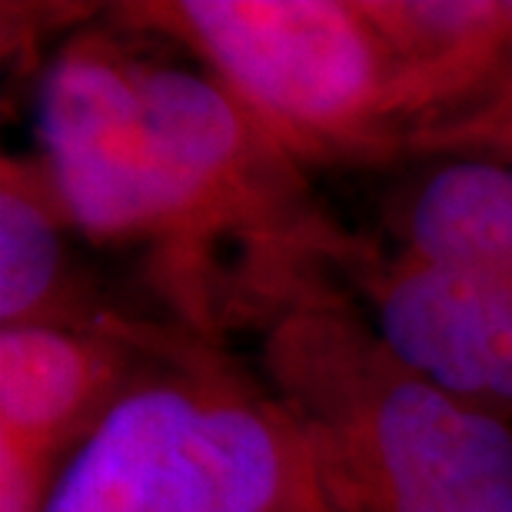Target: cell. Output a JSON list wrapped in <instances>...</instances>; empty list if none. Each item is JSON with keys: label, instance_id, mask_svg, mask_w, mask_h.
Segmentation results:
<instances>
[{"label": "cell", "instance_id": "obj_9", "mask_svg": "<svg viewBox=\"0 0 512 512\" xmlns=\"http://www.w3.org/2000/svg\"><path fill=\"white\" fill-rule=\"evenodd\" d=\"M506 44L486 84L469 100L453 124H446L429 143L423 160L439 157H486L512 160V0H506ZM419 160V163H423Z\"/></svg>", "mask_w": 512, "mask_h": 512}, {"label": "cell", "instance_id": "obj_8", "mask_svg": "<svg viewBox=\"0 0 512 512\" xmlns=\"http://www.w3.org/2000/svg\"><path fill=\"white\" fill-rule=\"evenodd\" d=\"M376 237L419 260L512 280V160L439 157L396 170Z\"/></svg>", "mask_w": 512, "mask_h": 512}, {"label": "cell", "instance_id": "obj_7", "mask_svg": "<svg viewBox=\"0 0 512 512\" xmlns=\"http://www.w3.org/2000/svg\"><path fill=\"white\" fill-rule=\"evenodd\" d=\"M153 320L77 230L47 160L0 153V330H114Z\"/></svg>", "mask_w": 512, "mask_h": 512}, {"label": "cell", "instance_id": "obj_2", "mask_svg": "<svg viewBox=\"0 0 512 512\" xmlns=\"http://www.w3.org/2000/svg\"><path fill=\"white\" fill-rule=\"evenodd\" d=\"M253 363L300 426L330 512H512V419L403 370L350 293L286 313Z\"/></svg>", "mask_w": 512, "mask_h": 512}, {"label": "cell", "instance_id": "obj_1", "mask_svg": "<svg viewBox=\"0 0 512 512\" xmlns=\"http://www.w3.org/2000/svg\"><path fill=\"white\" fill-rule=\"evenodd\" d=\"M30 107L84 240L143 313L203 343L237 350L343 296L376 243L200 60L107 7L50 50Z\"/></svg>", "mask_w": 512, "mask_h": 512}, {"label": "cell", "instance_id": "obj_6", "mask_svg": "<svg viewBox=\"0 0 512 512\" xmlns=\"http://www.w3.org/2000/svg\"><path fill=\"white\" fill-rule=\"evenodd\" d=\"M346 293L403 370L512 419V280L419 260L376 237Z\"/></svg>", "mask_w": 512, "mask_h": 512}, {"label": "cell", "instance_id": "obj_3", "mask_svg": "<svg viewBox=\"0 0 512 512\" xmlns=\"http://www.w3.org/2000/svg\"><path fill=\"white\" fill-rule=\"evenodd\" d=\"M124 24L187 50L306 170L416 160L433 97L380 0H127Z\"/></svg>", "mask_w": 512, "mask_h": 512}, {"label": "cell", "instance_id": "obj_4", "mask_svg": "<svg viewBox=\"0 0 512 512\" xmlns=\"http://www.w3.org/2000/svg\"><path fill=\"white\" fill-rule=\"evenodd\" d=\"M44 512H330L310 446L253 356L160 326Z\"/></svg>", "mask_w": 512, "mask_h": 512}, {"label": "cell", "instance_id": "obj_5", "mask_svg": "<svg viewBox=\"0 0 512 512\" xmlns=\"http://www.w3.org/2000/svg\"><path fill=\"white\" fill-rule=\"evenodd\" d=\"M160 326L0 330V512H44L57 476L127 389Z\"/></svg>", "mask_w": 512, "mask_h": 512}]
</instances>
